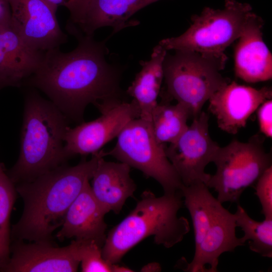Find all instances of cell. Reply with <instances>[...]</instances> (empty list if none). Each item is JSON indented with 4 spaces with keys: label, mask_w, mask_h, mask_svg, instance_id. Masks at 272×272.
Here are the masks:
<instances>
[{
    "label": "cell",
    "mask_w": 272,
    "mask_h": 272,
    "mask_svg": "<svg viewBox=\"0 0 272 272\" xmlns=\"http://www.w3.org/2000/svg\"><path fill=\"white\" fill-rule=\"evenodd\" d=\"M78 40L70 52L59 48L44 52L40 66L22 85L41 90L68 120L80 123L90 104L101 113L126 101L120 87V70L107 61L104 42L93 37Z\"/></svg>",
    "instance_id": "cell-1"
},
{
    "label": "cell",
    "mask_w": 272,
    "mask_h": 272,
    "mask_svg": "<svg viewBox=\"0 0 272 272\" xmlns=\"http://www.w3.org/2000/svg\"><path fill=\"white\" fill-rule=\"evenodd\" d=\"M104 157V151L101 150L89 160L83 159L74 166L62 165L31 181L16 185L24 210L19 221L12 226L11 241H51L70 206L85 182L91 179L99 159Z\"/></svg>",
    "instance_id": "cell-2"
},
{
    "label": "cell",
    "mask_w": 272,
    "mask_h": 272,
    "mask_svg": "<svg viewBox=\"0 0 272 272\" xmlns=\"http://www.w3.org/2000/svg\"><path fill=\"white\" fill-rule=\"evenodd\" d=\"M68 119L37 92L25 96L18 159L7 173L16 185L31 181L67 160L63 154Z\"/></svg>",
    "instance_id": "cell-3"
},
{
    "label": "cell",
    "mask_w": 272,
    "mask_h": 272,
    "mask_svg": "<svg viewBox=\"0 0 272 272\" xmlns=\"http://www.w3.org/2000/svg\"><path fill=\"white\" fill-rule=\"evenodd\" d=\"M181 191L157 197L144 191L133 210L106 235L102 247L103 258L116 264L139 242L151 236L154 242L169 248L181 242L190 231L187 219L178 212L183 201Z\"/></svg>",
    "instance_id": "cell-4"
},
{
    "label": "cell",
    "mask_w": 272,
    "mask_h": 272,
    "mask_svg": "<svg viewBox=\"0 0 272 272\" xmlns=\"http://www.w3.org/2000/svg\"><path fill=\"white\" fill-rule=\"evenodd\" d=\"M175 51L173 55L166 54L163 63L167 93L186 106L194 118L214 93L230 83L220 73L227 57Z\"/></svg>",
    "instance_id": "cell-5"
},
{
    "label": "cell",
    "mask_w": 272,
    "mask_h": 272,
    "mask_svg": "<svg viewBox=\"0 0 272 272\" xmlns=\"http://www.w3.org/2000/svg\"><path fill=\"white\" fill-rule=\"evenodd\" d=\"M252 12L247 3L226 0L224 8H205L199 15L191 17L192 24L182 34L159 42L165 50H187L217 56L240 37Z\"/></svg>",
    "instance_id": "cell-6"
},
{
    "label": "cell",
    "mask_w": 272,
    "mask_h": 272,
    "mask_svg": "<svg viewBox=\"0 0 272 272\" xmlns=\"http://www.w3.org/2000/svg\"><path fill=\"white\" fill-rule=\"evenodd\" d=\"M117 138L115 146L104 151L105 156H111L153 178L161 185L164 194L181 190L183 184L167 157L166 146L157 141L150 122L140 117L133 119Z\"/></svg>",
    "instance_id": "cell-7"
},
{
    "label": "cell",
    "mask_w": 272,
    "mask_h": 272,
    "mask_svg": "<svg viewBox=\"0 0 272 272\" xmlns=\"http://www.w3.org/2000/svg\"><path fill=\"white\" fill-rule=\"evenodd\" d=\"M213 162L216 171L207 186L214 189L222 203L238 202L243 191L272 166L271 156L257 136L246 143L234 140L220 147Z\"/></svg>",
    "instance_id": "cell-8"
},
{
    "label": "cell",
    "mask_w": 272,
    "mask_h": 272,
    "mask_svg": "<svg viewBox=\"0 0 272 272\" xmlns=\"http://www.w3.org/2000/svg\"><path fill=\"white\" fill-rule=\"evenodd\" d=\"M174 142L165 146V153L181 182L188 186L197 182L207 185L211 174L206 166L213 162L220 148L209 131V115L203 111Z\"/></svg>",
    "instance_id": "cell-9"
},
{
    "label": "cell",
    "mask_w": 272,
    "mask_h": 272,
    "mask_svg": "<svg viewBox=\"0 0 272 272\" xmlns=\"http://www.w3.org/2000/svg\"><path fill=\"white\" fill-rule=\"evenodd\" d=\"M89 122L69 127L64 137L63 154L67 160L77 155H92L117 137L131 120L140 117V110L132 100L124 101L102 112Z\"/></svg>",
    "instance_id": "cell-10"
},
{
    "label": "cell",
    "mask_w": 272,
    "mask_h": 272,
    "mask_svg": "<svg viewBox=\"0 0 272 272\" xmlns=\"http://www.w3.org/2000/svg\"><path fill=\"white\" fill-rule=\"evenodd\" d=\"M11 25L32 48L43 52L66 43L67 35L56 16L57 9L45 0H9Z\"/></svg>",
    "instance_id": "cell-11"
},
{
    "label": "cell",
    "mask_w": 272,
    "mask_h": 272,
    "mask_svg": "<svg viewBox=\"0 0 272 272\" xmlns=\"http://www.w3.org/2000/svg\"><path fill=\"white\" fill-rule=\"evenodd\" d=\"M159 0H81L76 19L67 23V31L77 38L93 37L95 31L109 26L113 32L137 25L129 19L137 12Z\"/></svg>",
    "instance_id": "cell-12"
},
{
    "label": "cell",
    "mask_w": 272,
    "mask_h": 272,
    "mask_svg": "<svg viewBox=\"0 0 272 272\" xmlns=\"http://www.w3.org/2000/svg\"><path fill=\"white\" fill-rule=\"evenodd\" d=\"M271 97L270 87L257 89L233 81L212 96L208 100L209 110L216 118L221 130L234 134L245 126L258 107Z\"/></svg>",
    "instance_id": "cell-13"
},
{
    "label": "cell",
    "mask_w": 272,
    "mask_h": 272,
    "mask_svg": "<svg viewBox=\"0 0 272 272\" xmlns=\"http://www.w3.org/2000/svg\"><path fill=\"white\" fill-rule=\"evenodd\" d=\"M12 241L10 259L1 271L74 272L80 264L72 242L59 247L51 241Z\"/></svg>",
    "instance_id": "cell-14"
},
{
    "label": "cell",
    "mask_w": 272,
    "mask_h": 272,
    "mask_svg": "<svg viewBox=\"0 0 272 272\" xmlns=\"http://www.w3.org/2000/svg\"><path fill=\"white\" fill-rule=\"evenodd\" d=\"M263 25L262 19L251 12L235 48V75L247 83L272 78V55L263 40Z\"/></svg>",
    "instance_id": "cell-15"
},
{
    "label": "cell",
    "mask_w": 272,
    "mask_h": 272,
    "mask_svg": "<svg viewBox=\"0 0 272 272\" xmlns=\"http://www.w3.org/2000/svg\"><path fill=\"white\" fill-rule=\"evenodd\" d=\"M106 214L94 197L88 180L68 209L56 237L60 240H93L102 247L106 237Z\"/></svg>",
    "instance_id": "cell-16"
},
{
    "label": "cell",
    "mask_w": 272,
    "mask_h": 272,
    "mask_svg": "<svg viewBox=\"0 0 272 272\" xmlns=\"http://www.w3.org/2000/svg\"><path fill=\"white\" fill-rule=\"evenodd\" d=\"M236 221L234 214L219 207L214 220L195 252L192 261L184 270L189 272H216L220 256L233 251L244 245L236 235Z\"/></svg>",
    "instance_id": "cell-17"
},
{
    "label": "cell",
    "mask_w": 272,
    "mask_h": 272,
    "mask_svg": "<svg viewBox=\"0 0 272 272\" xmlns=\"http://www.w3.org/2000/svg\"><path fill=\"white\" fill-rule=\"evenodd\" d=\"M44 52L26 44L10 24L0 27V79L20 87L37 70Z\"/></svg>",
    "instance_id": "cell-18"
},
{
    "label": "cell",
    "mask_w": 272,
    "mask_h": 272,
    "mask_svg": "<svg viewBox=\"0 0 272 272\" xmlns=\"http://www.w3.org/2000/svg\"><path fill=\"white\" fill-rule=\"evenodd\" d=\"M130 167L122 162L98 160L92 177V193L103 209L118 214L126 199L131 197L136 185L130 177Z\"/></svg>",
    "instance_id": "cell-19"
},
{
    "label": "cell",
    "mask_w": 272,
    "mask_h": 272,
    "mask_svg": "<svg viewBox=\"0 0 272 272\" xmlns=\"http://www.w3.org/2000/svg\"><path fill=\"white\" fill-rule=\"evenodd\" d=\"M167 50L160 45L153 49L151 58L141 61V70L126 91L137 105L140 118L150 122L152 112L158 104L157 98L164 79L163 63Z\"/></svg>",
    "instance_id": "cell-20"
},
{
    "label": "cell",
    "mask_w": 272,
    "mask_h": 272,
    "mask_svg": "<svg viewBox=\"0 0 272 272\" xmlns=\"http://www.w3.org/2000/svg\"><path fill=\"white\" fill-rule=\"evenodd\" d=\"M190 117L188 109L181 103H158L150 121L157 141L161 144L174 142L187 128V121Z\"/></svg>",
    "instance_id": "cell-21"
},
{
    "label": "cell",
    "mask_w": 272,
    "mask_h": 272,
    "mask_svg": "<svg viewBox=\"0 0 272 272\" xmlns=\"http://www.w3.org/2000/svg\"><path fill=\"white\" fill-rule=\"evenodd\" d=\"M236 227L241 228L244 235L240 238L244 244L248 241L250 249L263 257H272V219L257 221L248 215L240 205L234 214Z\"/></svg>",
    "instance_id": "cell-22"
},
{
    "label": "cell",
    "mask_w": 272,
    "mask_h": 272,
    "mask_svg": "<svg viewBox=\"0 0 272 272\" xmlns=\"http://www.w3.org/2000/svg\"><path fill=\"white\" fill-rule=\"evenodd\" d=\"M6 170L4 164L0 162V271L10 257V217L17 193L16 185L8 175Z\"/></svg>",
    "instance_id": "cell-23"
},
{
    "label": "cell",
    "mask_w": 272,
    "mask_h": 272,
    "mask_svg": "<svg viewBox=\"0 0 272 272\" xmlns=\"http://www.w3.org/2000/svg\"><path fill=\"white\" fill-rule=\"evenodd\" d=\"M77 257L80 262L81 271L113 272V264L107 262L103 257L102 247L93 240H74Z\"/></svg>",
    "instance_id": "cell-24"
},
{
    "label": "cell",
    "mask_w": 272,
    "mask_h": 272,
    "mask_svg": "<svg viewBox=\"0 0 272 272\" xmlns=\"http://www.w3.org/2000/svg\"><path fill=\"white\" fill-rule=\"evenodd\" d=\"M256 182L255 194L261 204V213L265 219H272V166Z\"/></svg>",
    "instance_id": "cell-25"
},
{
    "label": "cell",
    "mask_w": 272,
    "mask_h": 272,
    "mask_svg": "<svg viewBox=\"0 0 272 272\" xmlns=\"http://www.w3.org/2000/svg\"><path fill=\"white\" fill-rule=\"evenodd\" d=\"M257 119L260 131L266 137H272V101L269 99L257 108Z\"/></svg>",
    "instance_id": "cell-26"
},
{
    "label": "cell",
    "mask_w": 272,
    "mask_h": 272,
    "mask_svg": "<svg viewBox=\"0 0 272 272\" xmlns=\"http://www.w3.org/2000/svg\"><path fill=\"white\" fill-rule=\"evenodd\" d=\"M55 8L57 9L59 6H63L68 9L70 13V17L68 22L73 21L77 17L81 0H45Z\"/></svg>",
    "instance_id": "cell-27"
},
{
    "label": "cell",
    "mask_w": 272,
    "mask_h": 272,
    "mask_svg": "<svg viewBox=\"0 0 272 272\" xmlns=\"http://www.w3.org/2000/svg\"><path fill=\"white\" fill-rule=\"evenodd\" d=\"M11 17L9 0H0V27L10 24Z\"/></svg>",
    "instance_id": "cell-28"
},
{
    "label": "cell",
    "mask_w": 272,
    "mask_h": 272,
    "mask_svg": "<svg viewBox=\"0 0 272 272\" xmlns=\"http://www.w3.org/2000/svg\"><path fill=\"white\" fill-rule=\"evenodd\" d=\"M142 270H143V271H160L161 270V268L159 263L154 262L144 266Z\"/></svg>",
    "instance_id": "cell-29"
},
{
    "label": "cell",
    "mask_w": 272,
    "mask_h": 272,
    "mask_svg": "<svg viewBox=\"0 0 272 272\" xmlns=\"http://www.w3.org/2000/svg\"><path fill=\"white\" fill-rule=\"evenodd\" d=\"M126 272L133 271L132 270L123 266L117 265L116 264H113V272Z\"/></svg>",
    "instance_id": "cell-30"
},
{
    "label": "cell",
    "mask_w": 272,
    "mask_h": 272,
    "mask_svg": "<svg viewBox=\"0 0 272 272\" xmlns=\"http://www.w3.org/2000/svg\"><path fill=\"white\" fill-rule=\"evenodd\" d=\"M7 87H10L9 84L4 80L0 79V90Z\"/></svg>",
    "instance_id": "cell-31"
}]
</instances>
